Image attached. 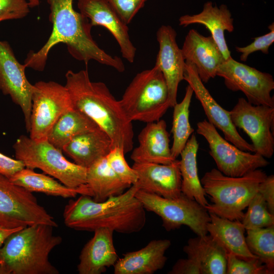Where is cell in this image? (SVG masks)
Here are the masks:
<instances>
[{"label": "cell", "instance_id": "obj_1", "mask_svg": "<svg viewBox=\"0 0 274 274\" xmlns=\"http://www.w3.org/2000/svg\"><path fill=\"white\" fill-rule=\"evenodd\" d=\"M50 6L49 20L52 32L45 45L38 51H30L24 61L26 67L42 72L51 49L59 43L65 44L75 59L86 64L91 60L112 67L119 72L125 71L122 59L101 49L93 40L92 26L88 18L73 8V0H47Z\"/></svg>", "mask_w": 274, "mask_h": 274}, {"label": "cell", "instance_id": "obj_2", "mask_svg": "<svg viewBox=\"0 0 274 274\" xmlns=\"http://www.w3.org/2000/svg\"><path fill=\"white\" fill-rule=\"evenodd\" d=\"M138 190L132 185L122 194L102 202H96L86 195L70 199L63 210L64 224L77 230L93 232L108 228L124 234L138 232L146 222V210L135 196Z\"/></svg>", "mask_w": 274, "mask_h": 274}, {"label": "cell", "instance_id": "obj_3", "mask_svg": "<svg viewBox=\"0 0 274 274\" xmlns=\"http://www.w3.org/2000/svg\"><path fill=\"white\" fill-rule=\"evenodd\" d=\"M67 89L73 108L90 118L110 137L114 147L125 154L133 149L132 122L126 117L119 100L116 99L103 82H93L87 70L65 74Z\"/></svg>", "mask_w": 274, "mask_h": 274}, {"label": "cell", "instance_id": "obj_4", "mask_svg": "<svg viewBox=\"0 0 274 274\" xmlns=\"http://www.w3.org/2000/svg\"><path fill=\"white\" fill-rule=\"evenodd\" d=\"M54 227L34 224L11 234L0 247V274H58L51 251L62 241Z\"/></svg>", "mask_w": 274, "mask_h": 274}, {"label": "cell", "instance_id": "obj_5", "mask_svg": "<svg viewBox=\"0 0 274 274\" xmlns=\"http://www.w3.org/2000/svg\"><path fill=\"white\" fill-rule=\"evenodd\" d=\"M267 176L259 169L241 177H232L213 168L206 172L200 180L206 195L212 202L205 208L209 213L230 220L241 221L244 210Z\"/></svg>", "mask_w": 274, "mask_h": 274}, {"label": "cell", "instance_id": "obj_6", "mask_svg": "<svg viewBox=\"0 0 274 274\" xmlns=\"http://www.w3.org/2000/svg\"><path fill=\"white\" fill-rule=\"evenodd\" d=\"M127 118L146 123L159 120L170 107L167 86L156 65L138 73L119 100Z\"/></svg>", "mask_w": 274, "mask_h": 274}, {"label": "cell", "instance_id": "obj_7", "mask_svg": "<svg viewBox=\"0 0 274 274\" xmlns=\"http://www.w3.org/2000/svg\"><path fill=\"white\" fill-rule=\"evenodd\" d=\"M13 148L16 159L22 161L25 167L39 168L70 188L86 185L87 168L67 160L62 151L47 139L34 140L22 135Z\"/></svg>", "mask_w": 274, "mask_h": 274}, {"label": "cell", "instance_id": "obj_8", "mask_svg": "<svg viewBox=\"0 0 274 274\" xmlns=\"http://www.w3.org/2000/svg\"><path fill=\"white\" fill-rule=\"evenodd\" d=\"M135 196L146 211L161 218L166 230L169 231L185 225L198 236L208 234L207 225L210 218L207 210L183 193L170 199L138 190Z\"/></svg>", "mask_w": 274, "mask_h": 274}, {"label": "cell", "instance_id": "obj_9", "mask_svg": "<svg viewBox=\"0 0 274 274\" xmlns=\"http://www.w3.org/2000/svg\"><path fill=\"white\" fill-rule=\"evenodd\" d=\"M34 224L58 227L32 192L0 174V226L15 228Z\"/></svg>", "mask_w": 274, "mask_h": 274}, {"label": "cell", "instance_id": "obj_10", "mask_svg": "<svg viewBox=\"0 0 274 274\" xmlns=\"http://www.w3.org/2000/svg\"><path fill=\"white\" fill-rule=\"evenodd\" d=\"M33 85L29 137L34 140L47 139L56 121L73 106L65 86L54 81H42Z\"/></svg>", "mask_w": 274, "mask_h": 274}, {"label": "cell", "instance_id": "obj_11", "mask_svg": "<svg viewBox=\"0 0 274 274\" xmlns=\"http://www.w3.org/2000/svg\"><path fill=\"white\" fill-rule=\"evenodd\" d=\"M196 132L208 142L209 154L214 160L217 169L227 176L241 177L269 164L262 156L242 150L230 143L206 119L197 123Z\"/></svg>", "mask_w": 274, "mask_h": 274}, {"label": "cell", "instance_id": "obj_12", "mask_svg": "<svg viewBox=\"0 0 274 274\" xmlns=\"http://www.w3.org/2000/svg\"><path fill=\"white\" fill-rule=\"evenodd\" d=\"M216 76L223 78L229 90L242 92L250 104L274 107V98L270 94L274 89V80L271 74L238 62L231 57L219 66Z\"/></svg>", "mask_w": 274, "mask_h": 274}, {"label": "cell", "instance_id": "obj_13", "mask_svg": "<svg viewBox=\"0 0 274 274\" xmlns=\"http://www.w3.org/2000/svg\"><path fill=\"white\" fill-rule=\"evenodd\" d=\"M229 113L234 126L250 138L255 153L271 158L274 152V107L253 105L241 97Z\"/></svg>", "mask_w": 274, "mask_h": 274}, {"label": "cell", "instance_id": "obj_14", "mask_svg": "<svg viewBox=\"0 0 274 274\" xmlns=\"http://www.w3.org/2000/svg\"><path fill=\"white\" fill-rule=\"evenodd\" d=\"M26 68L17 60L9 44L0 41V90L21 108L29 132L34 85L26 78Z\"/></svg>", "mask_w": 274, "mask_h": 274}, {"label": "cell", "instance_id": "obj_15", "mask_svg": "<svg viewBox=\"0 0 274 274\" xmlns=\"http://www.w3.org/2000/svg\"><path fill=\"white\" fill-rule=\"evenodd\" d=\"M184 80L193 89L208 121L222 131L225 139L242 150L255 153L252 144L242 138L232 123L229 111L223 108L205 87L193 64L185 62Z\"/></svg>", "mask_w": 274, "mask_h": 274}, {"label": "cell", "instance_id": "obj_16", "mask_svg": "<svg viewBox=\"0 0 274 274\" xmlns=\"http://www.w3.org/2000/svg\"><path fill=\"white\" fill-rule=\"evenodd\" d=\"M80 12L90 20L92 26L107 29L118 43L122 57L133 63L136 48L129 35V28L107 0H77Z\"/></svg>", "mask_w": 274, "mask_h": 274}, {"label": "cell", "instance_id": "obj_17", "mask_svg": "<svg viewBox=\"0 0 274 274\" xmlns=\"http://www.w3.org/2000/svg\"><path fill=\"white\" fill-rule=\"evenodd\" d=\"M132 167L137 174L134 185L139 190L170 199L181 194L180 160L176 159L167 164L134 163Z\"/></svg>", "mask_w": 274, "mask_h": 274}, {"label": "cell", "instance_id": "obj_18", "mask_svg": "<svg viewBox=\"0 0 274 274\" xmlns=\"http://www.w3.org/2000/svg\"><path fill=\"white\" fill-rule=\"evenodd\" d=\"M177 32L169 25H161L156 32L159 46L155 65L163 75L168 90L170 107L177 102L179 83L184 80L185 61L176 41Z\"/></svg>", "mask_w": 274, "mask_h": 274}, {"label": "cell", "instance_id": "obj_19", "mask_svg": "<svg viewBox=\"0 0 274 274\" xmlns=\"http://www.w3.org/2000/svg\"><path fill=\"white\" fill-rule=\"evenodd\" d=\"M181 51L185 62L195 66L203 83L215 78L218 67L225 61L213 37L203 36L194 29L186 36Z\"/></svg>", "mask_w": 274, "mask_h": 274}, {"label": "cell", "instance_id": "obj_20", "mask_svg": "<svg viewBox=\"0 0 274 274\" xmlns=\"http://www.w3.org/2000/svg\"><path fill=\"white\" fill-rule=\"evenodd\" d=\"M138 140L139 146L130 155L134 163L167 164L175 160L171 154L169 135L164 120L147 123L139 133Z\"/></svg>", "mask_w": 274, "mask_h": 274}, {"label": "cell", "instance_id": "obj_21", "mask_svg": "<svg viewBox=\"0 0 274 274\" xmlns=\"http://www.w3.org/2000/svg\"><path fill=\"white\" fill-rule=\"evenodd\" d=\"M79 256V274H101L114 266L118 259L113 242L114 231L108 228L95 230Z\"/></svg>", "mask_w": 274, "mask_h": 274}, {"label": "cell", "instance_id": "obj_22", "mask_svg": "<svg viewBox=\"0 0 274 274\" xmlns=\"http://www.w3.org/2000/svg\"><path fill=\"white\" fill-rule=\"evenodd\" d=\"M171 245L167 239H153L145 247L124 254L114 265L115 274H153L163 268Z\"/></svg>", "mask_w": 274, "mask_h": 274}, {"label": "cell", "instance_id": "obj_23", "mask_svg": "<svg viewBox=\"0 0 274 274\" xmlns=\"http://www.w3.org/2000/svg\"><path fill=\"white\" fill-rule=\"evenodd\" d=\"M179 25L186 27L192 24L204 25L211 32L225 60L231 57L225 38L224 32L234 30L233 19L227 6H213L212 2L204 3L201 12L194 15H184L179 19Z\"/></svg>", "mask_w": 274, "mask_h": 274}, {"label": "cell", "instance_id": "obj_24", "mask_svg": "<svg viewBox=\"0 0 274 274\" xmlns=\"http://www.w3.org/2000/svg\"><path fill=\"white\" fill-rule=\"evenodd\" d=\"M113 147L109 135L98 127L75 136L62 151L74 163L87 168L97 160L106 157Z\"/></svg>", "mask_w": 274, "mask_h": 274}, {"label": "cell", "instance_id": "obj_25", "mask_svg": "<svg viewBox=\"0 0 274 274\" xmlns=\"http://www.w3.org/2000/svg\"><path fill=\"white\" fill-rule=\"evenodd\" d=\"M207 225L209 234L227 253L243 258H258L249 250L245 236V228L240 221L230 220L209 213Z\"/></svg>", "mask_w": 274, "mask_h": 274}, {"label": "cell", "instance_id": "obj_26", "mask_svg": "<svg viewBox=\"0 0 274 274\" xmlns=\"http://www.w3.org/2000/svg\"><path fill=\"white\" fill-rule=\"evenodd\" d=\"M183 251L198 264L201 274H226L227 252L209 234L190 238Z\"/></svg>", "mask_w": 274, "mask_h": 274}, {"label": "cell", "instance_id": "obj_27", "mask_svg": "<svg viewBox=\"0 0 274 274\" xmlns=\"http://www.w3.org/2000/svg\"><path fill=\"white\" fill-rule=\"evenodd\" d=\"M10 181L30 192H40L48 195L63 198H74L78 194L92 197V193L86 185L77 188L68 187L54 178L35 172L24 167L11 178Z\"/></svg>", "mask_w": 274, "mask_h": 274}, {"label": "cell", "instance_id": "obj_28", "mask_svg": "<svg viewBox=\"0 0 274 274\" xmlns=\"http://www.w3.org/2000/svg\"><path fill=\"white\" fill-rule=\"evenodd\" d=\"M86 185L96 202H102L111 196L120 195L131 186L122 182L110 168L106 157L87 168Z\"/></svg>", "mask_w": 274, "mask_h": 274}, {"label": "cell", "instance_id": "obj_29", "mask_svg": "<svg viewBox=\"0 0 274 274\" xmlns=\"http://www.w3.org/2000/svg\"><path fill=\"white\" fill-rule=\"evenodd\" d=\"M198 147L195 135L192 134L180 153L181 191L182 193L205 207L209 203L198 175L196 156Z\"/></svg>", "mask_w": 274, "mask_h": 274}, {"label": "cell", "instance_id": "obj_30", "mask_svg": "<svg viewBox=\"0 0 274 274\" xmlns=\"http://www.w3.org/2000/svg\"><path fill=\"white\" fill-rule=\"evenodd\" d=\"M98 127H99L90 118L73 108L58 119L48 133L47 140L62 151L75 136Z\"/></svg>", "mask_w": 274, "mask_h": 274}, {"label": "cell", "instance_id": "obj_31", "mask_svg": "<svg viewBox=\"0 0 274 274\" xmlns=\"http://www.w3.org/2000/svg\"><path fill=\"white\" fill-rule=\"evenodd\" d=\"M193 90L188 85L182 100L173 107V123L171 132L173 142L170 147L171 154L174 159L180 155L188 139L194 132L189 120V107Z\"/></svg>", "mask_w": 274, "mask_h": 274}, {"label": "cell", "instance_id": "obj_32", "mask_svg": "<svg viewBox=\"0 0 274 274\" xmlns=\"http://www.w3.org/2000/svg\"><path fill=\"white\" fill-rule=\"evenodd\" d=\"M247 230L246 241L249 250L274 272V225Z\"/></svg>", "mask_w": 274, "mask_h": 274}, {"label": "cell", "instance_id": "obj_33", "mask_svg": "<svg viewBox=\"0 0 274 274\" xmlns=\"http://www.w3.org/2000/svg\"><path fill=\"white\" fill-rule=\"evenodd\" d=\"M241 221L246 230L274 225V215L268 210L262 196L257 192L252 198Z\"/></svg>", "mask_w": 274, "mask_h": 274}, {"label": "cell", "instance_id": "obj_34", "mask_svg": "<svg viewBox=\"0 0 274 274\" xmlns=\"http://www.w3.org/2000/svg\"><path fill=\"white\" fill-rule=\"evenodd\" d=\"M226 274H271L258 258H243L227 253Z\"/></svg>", "mask_w": 274, "mask_h": 274}, {"label": "cell", "instance_id": "obj_35", "mask_svg": "<svg viewBox=\"0 0 274 274\" xmlns=\"http://www.w3.org/2000/svg\"><path fill=\"white\" fill-rule=\"evenodd\" d=\"M123 150L114 147L106 156L107 164L117 176L124 183L132 185L138 179L137 174L132 167L127 164Z\"/></svg>", "mask_w": 274, "mask_h": 274}, {"label": "cell", "instance_id": "obj_36", "mask_svg": "<svg viewBox=\"0 0 274 274\" xmlns=\"http://www.w3.org/2000/svg\"><path fill=\"white\" fill-rule=\"evenodd\" d=\"M268 28L270 30L269 32L254 38V41L249 45L245 47H235L236 51L241 53L240 56L241 61H247L248 56L256 51H260L264 54H268L269 48L274 42V23L269 25Z\"/></svg>", "mask_w": 274, "mask_h": 274}, {"label": "cell", "instance_id": "obj_37", "mask_svg": "<svg viewBox=\"0 0 274 274\" xmlns=\"http://www.w3.org/2000/svg\"><path fill=\"white\" fill-rule=\"evenodd\" d=\"M29 8L27 0H0V22L23 18L29 13Z\"/></svg>", "mask_w": 274, "mask_h": 274}, {"label": "cell", "instance_id": "obj_38", "mask_svg": "<svg viewBox=\"0 0 274 274\" xmlns=\"http://www.w3.org/2000/svg\"><path fill=\"white\" fill-rule=\"evenodd\" d=\"M122 20L128 24L147 0H107Z\"/></svg>", "mask_w": 274, "mask_h": 274}, {"label": "cell", "instance_id": "obj_39", "mask_svg": "<svg viewBox=\"0 0 274 274\" xmlns=\"http://www.w3.org/2000/svg\"><path fill=\"white\" fill-rule=\"evenodd\" d=\"M258 192L264 199L268 211L274 215V176H267L260 184Z\"/></svg>", "mask_w": 274, "mask_h": 274}, {"label": "cell", "instance_id": "obj_40", "mask_svg": "<svg viewBox=\"0 0 274 274\" xmlns=\"http://www.w3.org/2000/svg\"><path fill=\"white\" fill-rule=\"evenodd\" d=\"M168 273L201 274V272L198 264L194 260L187 257L177 260Z\"/></svg>", "mask_w": 274, "mask_h": 274}, {"label": "cell", "instance_id": "obj_41", "mask_svg": "<svg viewBox=\"0 0 274 274\" xmlns=\"http://www.w3.org/2000/svg\"><path fill=\"white\" fill-rule=\"evenodd\" d=\"M24 167L22 161L0 153V174L10 179Z\"/></svg>", "mask_w": 274, "mask_h": 274}, {"label": "cell", "instance_id": "obj_42", "mask_svg": "<svg viewBox=\"0 0 274 274\" xmlns=\"http://www.w3.org/2000/svg\"><path fill=\"white\" fill-rule=\"evenodd\" d=\"M22 228L23 227L8 228L0 226V247L11 234L19 230Z\"/></svg>", "mask_w": 274, "mask_h": 274}, {"label": "cell", "instance_id": "obj_43", "mask_svg": "<svg viewBox=\"0 0 274 274\" xmlns=\"http://www.w3.org/2000/svg\"><path fill=\"white\" fill-rule=\"evenodd\" d=\"M30 8L38 6L40 4V0H27Z\"/></svg>", "mask_w": 274, "mask_h": 274}]
</instances>
